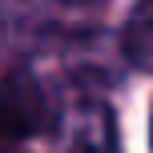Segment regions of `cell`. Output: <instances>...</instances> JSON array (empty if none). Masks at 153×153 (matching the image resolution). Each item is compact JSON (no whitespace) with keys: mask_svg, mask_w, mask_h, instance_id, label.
Listing matches in <instances>:
<instances>
[{"mask_svg":"<svg viewBox=\"0 0 153 153\" xmlns=\"http://www.w3.org/2000/svg\"><path fill=\"white\" fill-rule=\"evenodd\" d=\"M53 125V105L32 73L16 69L0 76V145H20Z\"/></svg>","mask_w":153,"mask_h":153,"instance_id":"6da1fadb","label":"cell"},{"mask_svg":"<svg viewBox=\"0 0 153 153\" xmlns=\"http://www.w3.org/2000/svg\"><path fill=\"white\" fill-rule=\"evenodd\" d=\"M53 153H121L117 117L105 101L81 97L61 113L56 125V149Z\"/></svg>","mask_w":153,"mask_h":153,"instance_id":"7a4b0ae2","label":"cell"},{"mask_svg":"<svg viewBox=\"0 0 153 153\" xmlns=\"http://www.w3.org/2000/svg\"><path fill=\"white\" fill-rule=\"evenodd\" d=\"M121 53L133 69L153 73V0H137L121 28Z\"/></svg>","mask_w":153,"mask_h":153,"instance_id":"3957f363","label":"cell"},{"mask_svg":"<svg viewBox=\"0 0 153 153\" xmlns=\"http://www.w3.org/2000/svg\"><path fill=\"white\" fill-rule=\"evenodd\" d=\"M0 153H28V149H20V145H0Z\"/></svg>","mask_w":153,"mask_h":153,"instance_id":"277c9868","label":"cell"},{"mask_svg":"<svg viewBox=\"0 0 153 153\" xmlns=\"http://www.w3.org/2000/svg\"><path fill=\"white\" fill-rule=\"evenodd\" d=\"M149 149H153V109H149Z\"/></svg>","mask_w":153,"mask_h":153,"instance_id":"5b68a950","label":"cell"},{"mask_svg":"<svg viewBox=\"0 0 153 153\" xmlns=\"http://www.w3.org/2000/svg\"><path fill=\"white\" fill-rule=\"evenodd\" d=\"M69 4H81V0H69Z\"/></svg>","mask_w":153,"mask_h":153,"instance_id":"8992f818","label":"cell"}]
</instances>
